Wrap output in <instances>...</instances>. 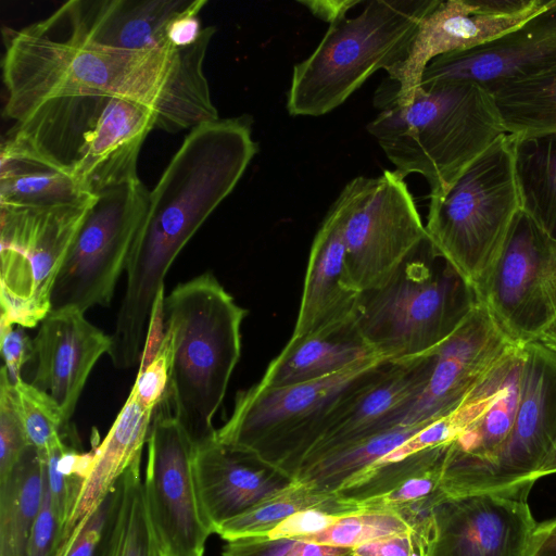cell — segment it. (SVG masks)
Returning a JSON list of instances; mask_svg holds the SVG:
<instances>
[{"instance_id":"6da1fadb","label":"cell","mask_w":556,"mask_h":556,"mask_svg":"<svg viewBox=\"0 0 556 556\" xmlns=\"http://www.w3.org/2000/svg\"><path fill=\"white\" fill-rule=\"evenodd\" d=\"M215 31L214 26L204 27L187 48L124 50L76 38L47 18L20 29L3 28V115L15 121L52 97L99 93L150 108L156 129L190 130L219 118L204 74Z\"/></svg>"},{"instance_id":"7a4b0ae2","label":"cell","mask_w":556,"mask_h":556,"mask_svg":"<svg viewBox=\"0 0 556 556\" xmlns=\"http://www.w3.org/2000/svg\"><path fill=\"white\" fill-rule=\"evenodd\" d=\"M257 151L248 115L219 117L190 129L149 192L125 269V294L112 333L116 345L142 348L173 262L232 192Z\"/></svg>"},{"instance_id":"3957f363","label":"cell","mask_w":556,"mask_h":556,"mask_svg":"<svg viewBox=\"0 0 556 556\" xmlns=\"http://www.w3.org/2000/svg\"><path fill=\"white\" fill-rule=\"evenodd\" d=\"M395 170L419 174L430 197L444 194L458 176L506 134L493 96L476 83L419 87L406 105L389 104L367 125Z\"/></svg>"},{"instance_id":"277c9868","label":"cell","mask_w":556,"mask_h":556,"mask_svg":"<svg viewBox=\"0 0 556 556\" xmlns=\"http://www.w3.org/2000/svg\"><path fill=\"white\" fill-rule=\"evenodd\" d=\"M9 131L70 175L89 195L139 179L138 156L156 115L128 99L73 93L42 100Z\"/></svg>"},{"instance_id":"5b68a950","label":"cell","mask_w":556,"mask_h":556,"mask_svg":"<svg viewBox=\"0 0 556 556\" xmlns=\"http://www.w3.org/2000/svg\"><path fill=\"white\" fill-rule=\"evenodd\" d=\"M245 314L212 273L164 296L162 321L172 340L165 401L195 443L215 432L213 418L241 355Z\"/></svg>"},{"instance_id":"8992f818","label":"cell","mask_w":556,"mask_h":556,"mask_svg":"<svg viewBox=\"0 0 556 556\" xmlns=\"http://www.w3.org/2000/svg\"><path fill=\"white\" fill-rule=\"evenodd\" d=\"M478 303L475 289L427 240L382 286L359 293L354 321L380 358L396 362L439 346Z\"/></svg>"},{"instance_id":"52a82bcc","label":"cell","mask_w":556,"mask_h":556,"mask_svg":"<svg viewBox=\"0 0 556 556\" xmlns=\"http://www.w3.org/2000/svg\"><path fill=\"white\" fill-rule=\"evenodd\" d=\"M440 0H372L353 17L331 24L294 65L287 94L292 116H320L344 103L377 71L407 55L422 20Z\"/></svg>"},{"instance_id":"ba28073f","label":"cell","mask_w":556,"mask_h":556,"mask_svg":"<svg viewBox=\"0 0 556 556\" xmlns=\"http://www.w3.org/2000/svg\"><path fill=\"white\" fill-rule=\"evenodd\" d=\"M520 211L513 135L501 136L440 197H430L428 241L479 292Z\"/></svg>"},{"instance_id":"9c48e42d","label":"cell","mask_w":556,"mask_h":556,"mask_svg":"<svg viewBox=\"0 0 556 556\" xmlns=\"http://www.w3.org/2000/svg\"><path fill=\"white\" fill-rule=\"evenodd\" d=\"M384 362L372 358L333 376L293 386L256 383L237 394L231 416L214 435L257 454L294 480L325 418Z\"/></svg>"},{"instance_id":"30bf717a","label":"cell","mask_w":556,"mask_h":556,"mask_svg":"<svg viewBox=\"0 0 556 556\" xmlns=\"http://www.w3.org/2000/svg\"><path fill=\"white\" fill-rule=\"evenodd\" d=\"M93 201L49 210L0 206V326L34 328L51 312L54 283Z\"/></svg>"},{"instance_id":"8fae6325","label":"cell","mask_w":556,"mask_h":556,"mask_svg":"<svg viewBox=\"0 0 556 556\" xmlns=\"http://www.w3.org/2000/svg\"><path fill=\"white\" fill-rule=\"evenodd\" d=\"M337 201L348 277L359 293L382 286L428 240L405 177L395 169L352 179Z\"/></svg>"},{"instance_id":"7c38bea8","label":"cell","mask_w":556,"mask_h":556,"mask_svg":"<svg viewBox=\"0 0 556 556\" xmlns=\"http://www.w3.org/2000/svg\"><path fill=\"white\" fill-rule=\"evenodd\" d=\"M149 192L140 179L99 193L59 273L51 311L108 306L144 218Z\"/></svg>"},{"instance_id":"4fadbf2b","label":"cell","mask_w":556,"mask_h":556,"mask_svg":"<svg viewBox=\"0 0 556 556\" xmlns=\"http://www.w3.org/2000/svg\"><path fill=\"white\" fill-rule=\"evenodd\" d=\"M147 443L143 489L162 552L168 556H204L213 529L199 496L195 442L165 400L154 412Z\"/></svg>"},{"instance_id":"5bb4252c","label":"cell","mask_w":556,"mask_h":556,"mask_svg":"<svg viewBox=\"0 0 556 556\" xmlns=\"http://www.w3.org/2000/svg\"><path fill=\"white\" fill-rule=\"evenodd\" d=\"M555 258L556 242L520 210L477 293L479 302L515 344L535 342L555 316L547 292Z\"/></svg>"},{"instance_id":"9a60e30c","label":"cell","mask_w":556,"mask_h":556,"mask_svg":"<svg viewBox=\"0 0 556 556\" xmlns=\"http://www.w3.org/2000/svg\"><path fill=\"white\" fill-rule=\"evenodd\" d=\"M523 349L516 417L477 493L528 498L535 473L556 444V355L536 341Z\"/></svg>"},{"instance_id":"2e32d148","label":"cell","mask_w":556,"mask_h":556,"mask_svg":"<svg viewBox=\"0 0 556 556\" xmlns=\"http://www.w3.org/2000/svg\"><path fill=\"white\" fill-rule=\"evenodd\" d=\"M548 0H447L422 20L406 58L388 70L396 83L391 102L408 104L428 64L438 56L469 50L516 28Z\"/></svg>"},{"instance_id":"e0dca14e","label":"cell","mask_w":556,"mask_h":556,"mask_svg":"<svg viewBox=\"0 0 556 556\" xmlns=\"http://www.w3.org/2000/svg\"><path fill=\"white\" fill-rule=\"evenodd\" d=\"M479 302L464 324L430 351L421 392L390 420L396 425L433 424L455 412L515 346Z\"/></svg>"},{"instance_id":"ac0fdd59","label":"cell","mask_w":556,"mask_h":556,"mask_svg":"<svg viewBox=\"0 0 556 556\" xmlns=\"http://www.w3.org/2000/svg\"><path fill=\"white\" fill-rule=\"evenodd\" d=\"M556 70V0L508 33L476 48L447 53L426 67L420 87L467 80L491 94Z\"/></svg>"},{"instance_id":"d6986e66","label":"cell","mask_w":556,"mask_h":556,"mask_svg":"<svg viewBox=\"0 0 556 556\" xmlns=\"http://www.w3.org/2000/svg\"><path fill=\"white\" fill-rule=\"evenodd\" d=\"M430 556H525L538 526L528 498L477 493L432 509Z\"/></svg>"},{"instance_id":"ffe728a7","label":"cell","mask_w":556,"mask_h":556,"mask_svg":"<svg viewBox=\"0 0 556 556\" xmlns=\"http://www.w3.org/2000/svg\"><path fill=\"white\" fill-rule=\"evenodd\" d=\"M430 364V352L381 364L325 418L299 469L340 446L388 429L391 418L421 392Z\"/></svg>"},{"instance_id":"44dd1931","label":"cell","mask_w":556,"mask_h":556,"mask_svg":"<svg viewBox=\"0 0 556 556\" xmlns=\"http://www.w3.org/2000/svg\"><path fill=\"white\" fill-rule=\"evenodd\" d=\"M111 345V336L88 321L84 312L51 311L33 340V369L25 381L48 395L70 425L92 368Z\"/></svg>"},{"instance_id":"7402d4cb","label":"cell","mask_w":556,"mask_h":556,"mask_svg":"<svg viewBox=\"0 0 556 556\" xmlns=\"http://www.w3.org/2000/svg\"><path fill=\"white\" fill-rule=\"evenodd\" d=\"M194 470L204 515L215 530L294 480L257 454L218 441L195 443Z\"/></svg>"},{"instance_id":"603a6c76","label":"cell","mask_w":556,"mask_h":556,"mask_svg":"<svg viewBox=\"0 0 556 556\" xmlns=\"http://www.w3.org/2000/svg\"><path fill=\"white\" fill-rule=\"evenodd\" d=\"M195 1L71 0L46 18L76 38L103 47L175 48L168 41V26Z\"/></svg>"},{"instance_id":"cb8c5ba5","label":"cell","mask_w":556,"mask_h":556,"mask_svg":"<svg viewBox=\"0 0 556 556\" xmlns=\"http://www.w3.org/2000/svg\"><path fill=\"white\" fill-rule=\"evenodd\" d=\"M342 222V210L336 200L311 247L292 339L321 331L354 316L359 292L348 277Z\"/></svg>"},{"instance_id":"d4e9b609","label":"cell","mask_w":556,"mask_h":556,"mask_svg":"<svg viewBox=\"0 0 556 556\" xmlns=\"http://www.w3.org/2000/svg\"><path fill=\"white\" fill-rule=\"evenodd\" d=\"M377 357L361 334L353 316L321 331L290 338L258 383L279 388L311 382Z\"/></svg>"},{"instance_id":"484cf974","label":"cell","mask_w":556,"mask_h":556,"mask_svg":"<svg viewBox=\"0 0 556 556\" xmlns=\"http://www.w3.org/2000/svg\"><path fill=\"white\" fill-rule=\"evenodd\" d=\"M154 412L130 390L108 434L94 448V463L63 531L61 549L72 533L114 490L132 462L141 456Z\"/></svg>"},{"instance_id":"4316f807","label":"cell","mask_w":556,"mask_h":556,"mask_svg":"<svg viewBox=\"0 0 556 556\" xmlns=\"http://www.w3.org/2000/svg\"><path fill=\"white\" fill-rule=\"evenodd\" d=\"M94 199L70 175L8 132L0 149V206L49 210L80 205Z\"/></svg>"},{"instance_id":"83f0119b","label":"cell","mask_w":556,"mask_h":556,"mask_svg":"<svg viewBox=\"0 0 556 556\" xmlns=\"http://www.w3.org/2000/svg\"><path fill=\"white\" fill-rule=\"evenodd\" d=\"M511 135L520 210L556 242V130Z\"/></svg>"},{"instance_id":"f1b7e54d","label":"cell","mask_w":556,"mask_h":556,"mask_svg":"<svg viewBox=\"0 0 556 556\" xmlns=\"http://www.w3.org/2000/svg\"><path fill=\"white\" fill-rule=\"evenodd\" d=\"M46 463L29 445L0 482V556H25L46 491Z\"/></svg>"},{"instance_id":"f546056e","label":"cell","mask_w":556,"mask_h":556,"mask_svg":"<svg viewBox=\"0 0 556 556\" xmlns=\"http://www.w3.org/2000/svg\"><path fill=\"white\" fill-rule=\"evenodd\" d=\"M430 425L402 424L371 433L303 465L294 480L336 493L350 479L403 446Z\"/></svg>"},{"instance_id":"4dcf8cb0","label":"cell","mask_w":556,"mask_h":556,"mask_svg":"<svg viewBox=\"0 0 556 556\" xmlns=\"http://www.w3.org/2000/svg\"><path fill=\"white\" fill-rule=\"evenodd\" d=\"M307 509H319L334 515L359 511L354 503L341 500L337 493L324 492L308 482L294 480L251 509L220 525L215 533L226 541L266 536L288 517Z\"/></svg>"},{"instance_id":"1f68e13d","label":"cell","mask_w":556,"mask_h":556,"mask_svg":"<svg viewBox=\"0 0 556 556\" xmlns=\"http://www.w3.org/2000/svg\"><path fill=\"white\" fill-rule=\"evenodd\" d=\"M141 456L116 483V502L103 556H160L141 479Z\"/></svg>"},{"instance_id":"d6a6232c","label":"cell","mask_w":556,"mask_h":556,"mask_svg":"<svg viewBox=\"0 0 556 556\" xmlns=\"http://www.w3.org/2000/svg\"><path fill=\"white\" fill-rule=\"evenodd\" d=\"M509 134L556 130V70L492 93Z\"/></svg>"},{"instance_id":"836d02e7","label":"cell","mask_w":556,"mask_h":556,"mask_svg":"<svg viewBox=\"0 0 556 556\" xmlns=\"http://www.w3.org/2000/svg\"><path fill=\"white\" fill-rule=\"evenodd\" d=\"M448 444L428 446L396 460L372 465L350 479L336 493L341 500L355 505L382 496L443 462Z\"/></svg>"},{"instance_id":"e575fe53","label":"cell","mask_w":556,"mask_h":556,"mask_svg":"<svg viewBox=\"0 0 556 556\" xmlns=\"http://www.w3.org/2000/svg\"><path fill=\"white\" fill-rule=\"evenodd\" d=\"M401 515L390 510H359L340 516L319 533L294 538L306 542L354 548L362 544L412 530Z\"/></svg>"},{"instance_id":"d590c367","label":"cell","mask_w":556,"mask_h":556,"mask_svg":"<svg viewBox=\"0 0 556 556\" xmlns=\"http://www.w3.org/2000/svg\"><path fill=\"white\" fill-rule=\"evenodd\" d=\"M12 397L29 445L46 453L70 434L59 406L23 378L12 383Z\"/></svg>"},{"instance_id":"8d00e7d4","label":"cell","mask_w":556,"mask_h":556,"mask_svg":"<svg viewBox=\"0 0 556 556\" xmlns=\"http://www.w3.org/2000/svg\"><path fill=\"white\" fill-rule=\"evenodd\" d=\"M353 548L306 542L294 538L252 536L227 541L223 556H351Z\"/></svg>"},{"instance_id":"74e56055","label":"cell","mask_w":556,"mask_h":556,"mask_svg":"<svg viewBox=\"0 0 556 556\" xmlns=\"http://www.w3.org/2000/svg\"><path fill=\"white\" fill-rule=\"evenodd\" d=\"M7 369L0 372V482L4 481L29 446L12 397Z\"/></svg>"},{"instance_id":"f35d334b","label":"cell","mask_w":556,"mask_h":556,"mask_svg":"<svg viewBox=\"0 0 556 556\" xmlns=\"http://www.w3.org/2000/svg\"><path fill=\"white\" fill-rule=\"evenodd\" d=\"M116 502V485L72 533L58 556H103Z\"/></svg>"},{"instance_id":"ab89813d","label":"cell","mask_w":556,"mask_h":556,"mask_svg":"<svg viewBox=\"0 0 556 556\" xmlns=\"http://www.w3.org/2000/svg\"><path fill=\"white\" fill-rule=\"evenodd\" d=\"M172 357V340L164 330L157 349L147 364L140 365L136 381L131 388L137 396L148 406L156 409L166 399Z\"/></svg>"},{"instance_id":"60d3db41","label":"cell","mask_w":556,"mask_h":556,"mask_svg":"<svg viewBox=\"0 0 556 556\" xmlns=\"http://www.w3.org/2000/svg\"><path fill=\"white\" fill-rule=\"evenodd\" d=\"M433 539L431 515L407 532L382 538L353 548L355 556H430Z\"/></svg>"},{"instance_id":"b9f144b4","label":"cell","mask_w":556,"mask_h":556,"mask_svg":"<svg viewBox=\"0 0 556 556\" xmlns=\"http://www.w3.org/2000/svg\"><path fill=\"white\" fill-rule=\"evenodd\" d=\"M63 527L52 507L46 482L45 497L35 522L25 556H58Z\"/></svg>"},{"instance_id":"7bdbcfd3","label":"cell","mask_w":556,"mask_h":556,"mask_svg":"<svg viewBox=\"0 0 556 556\" xmlns=\"http://www.w3.org/2000/svg\"><path fill=\"white\" fill-rule=\"evenodd\" d=\"M0 350L3 366L12 383L21 379L23 367L30 361L33 340L25 332L14 326H0Z\"/></svg>"},{"instance_id":"ee69618b","label":"cell","mask_w":556,"mask_h":556,"mask_svg":"<svg viewBox=\"0 0 556 556\" xmlns=\"http://www.w3.org/2000/svg\"><path fill=\"white\" fill-rule=\"evenodd\" d=\"M343 515H334L319 509H307L296 513L278 526H276L266 536L277 538H300L319 533L331 526Z\"/></svg>"},{"instance_id":"f6af8a7d","label":"cell","mask_w":556,"mask_h":556,"mask_svg":"<svg viewBox=\"0 0 556 556\" xmlns=\"http://www.w3.org/2000/svg\"><path fill=\"white\" fill-rule=\"evenodd\" d=\"M525 556H556V518L538 523Z\"/></svg>"},{"instance_id":"bcb514c9","label":"cell","mask_w":556,"mask_h":556,"mask_svg":"<svg viewBox=\"0 0 556 556\" xmlns=\"http://www.w3.org/2000/svg\"><path fill=\"white\" fill-rule=\"evenodd\" d=\"M318 18L327 21L329 24L346 16V13L353 7L362 3L355 0L343 1H301Z\"/></svg>"},{"instance_id":"7dc6e473","label":"cell","mask_w":556,"mask_h":556,"mask_svg":"<svg viewBox=\"0 0 556 556\" xmlns=\"http://www.w3.org/2000/svg\"><path fill=\"white\" fill-rule=\"evenodd\" d=\"M536 342L556 355V315L541 331Z\"/></svg>"},{"instance_id":"c3c4849f","label":"cell","mask_w":556,"mask_h":556,"mask_svg":"<svg viewBox=\"0 0 556 556\" xmlns=\"http://www.w3.org/2000/svg\"><path fill=\"white\" fill-rule=\"evenodd\" d=\"M556 473V444L547 455L541 468L534 476L535 481L549 475Z\"/></svg>"},{"instance_id":"681fc988","label":"cell","mask_w":556,"mask_h":556,"mask_svg":"<svg viewBox=\"0 0 556 556\" xmlns=\"http://www.w3.org/2000/svg\"><path fill=\"white\" fill-rule=\"evenodd\" d=\"M547 292L549 296V301L552 303V306L555 311L556 315V258L553 266V269L549 275L548 285H547Z\"/></svg>"},{"instance_id":"f907efd6","label":"cell","mask_w":556,"mask_h":556,"mask_svg":"<svg viewBox=\"0 0 556 556\" xmlns=\"http://www.w3.org/2000/svg\"><path fill=\"white\" fill-rule=\"evenodd\" d=\"M160 556H168V555L165 554L164 552H162V549H161V555Z\"/></svg>"},{"instance_id":"816d5d0a","label":"cell","mask_w":556,"mask_h":556,"mask_svg":"<svg viewBox=\"0 0 556 556\" xmlns=\"http://www.w3.org/2000/svg\"><path fill=\"white\" fill-rule=\"evenodd\" d=\"M351 556H355V555L352 554Z\"/></svg>"}]
</instances>
